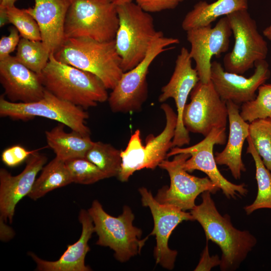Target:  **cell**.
<instances>
[{
	"mask_svg": "<svg viewBox=\"0 0 271 271\" xmlns=\"http://www.w3.org/2000/svg\"><path fill=\"white\" fill-rule=\"evenodd\" d=\"M211 193L209 191L202 193L201 203L196 205L190 213L194 221L202 227L207 240H211L220 248V269L235 270L256 245L257 240L248 231L235 228L229 215L220 214Z\"/></svg>",
	"mask_w": 271,
	"mask_h": 271,
	"instance_id": "6da1fadb",
	"label": "cell"
},
{
	"mask_svg": "<svg viewBox=\"0 0 271 271\" xmlns=\"http://www.w3.org/2000/svg\"><path fill=\"white\" fill-rule=\"evenodd\" d=\"M39 75L46 90L84 109L108 99L107 89L98 77L57 60L53 53Z\"/></svg>",
	"mask_w": 271,
	"mask_h": 271,
	"instance_id": "7a4b0ae2",
	"label": "cell"
},
{
	"mask_svg": "<svg viewBox=\"0 0 271 271\" xmlns=\"http://www.w3.org/2000/svg\"><path fill=\"white\" fill-rule=\"evenodd\" d=\"M54 56L61 62L96 75L107 89L114 88L123 73L114 40L65 39Z\"/></svg>",
	"mask_w": 271,
	"mask_h": 271,
	"instance_id": "3957f363",
	"label": "cell"
},
{
	"mask_svg": "<svg viewBox=\"0 0 271 271\" xmlns=\"http://www.w3.org/2000/svg\"><path fill=\"white\" fill-rule=\"evenodd\" d=\"M116 9L119 24L114 41L125 72L145 58L154 40L164 35L155 29L152 15L136 3H126Z\"/></svg>",
	"mask_w": 271,
	"mask_h": 271,
	"instance_id": "277c9868",
	"label": "cell"
},
{
	"mask_svg": "<svg viewBox=\"0 0 271 271\" xmlns=\"http://www.w3.org/2000/svg\"><path fill=\"white\" fill-rule=\"evenodd\" d=\"M118 24L116 6L108 0H70L65 40L87 38L100 42L113 40Z\"/></svg>",
	"mask_w": 271,
	"mask_h": 271,
	"instance_id": "5b68a950",
	"label": "cell"
},
{
	"mask_svg": "<svg viewBox=\"0 0 271 271\" xmlns=\"http://www.w3.org/2000/svg\"><path fill=\"white\" fill-rule=\"evenodd\" d=\"M88 212L98 237L96 244L112 249L117 260L126 261L141 252L148 236L141 239L142 231L133 225L134 216L128 206H124L122 214L114 217L94 200Z\"/></svg>",
	"mask_w": 271,
	"mask_h": 271,
	"instance_id": "8992f818",
	"label": "cell"
},
{
	"mask_svg": "<svg viewBox=\"0 0 271 271\" xmlns=\"http://www.w3.org/2000/svg\"><path fill=\"white\" fill-rule=\"evenodd\" d=\"M161 108L166 116V125L157 136L151 134L142 145L141 131L137 129L131 135L127 147L121 151V164L117 175L121 182L127 181L136 171L143 169H155L166 158L172 147V141L177 123V115L167 103H162Z\"/></svg>",
	"mask_w": 271,
	"mask_h": 271,
	"instance_id": "52a82bcc",
	"label": "cell"
},
{
	"mask_svg": "<svg viewBox=\"0 0 271 271\" xmlns=\"http://www.w3.org/2000/svg\"><path fill=\"white\" fill-rule=\"evenodd\" d=\"M180 43L177 38L162 36L152 43L145 58L136 66L123 72L112 90L108 101L113 112L139 111L148 96L147 77L150 66L161 53Z\"/></svg>",
	"mask_w": 271,
	"mask_h": 271,
	"instance_id": "ba28073f",
	"label": "cell"
},
{
	"mask_svg": "<svg viewBox=\"0 0 271 271\" xmlns=\"http://www.w3.org/2000/svg\"><path fill=\"white\" fill-rule=\"evenodd\" d=\"M0 115L15 120H28L40 116L56 120L72 130L90 136L85 124L89 114L84 109L62 100L46 89L40 100L29 103L13 102L0 97Z\"/></svg>",
	"mask_w": 271,
	"mask_h": 271,
	"instance_id": "9c48e42d",
	"label": "cell"
},
{
	"mask_svg": "<svg viewBox=\"0 0 271 271\" xmlns=\"http://www.w3.org/2000/svg\"><path fill=\"white\" fill-rule=\"evenodd\" d=\"M226 17L234 44L231 51L223 58V68L227 72L242 75L252 68L256 62L265 60L267 44L248 10L235 11Z\"/></svg>",
	"mask_w": 271,
	"mask_h": 271,
	"instance_id": "30bf717a",
	"label": "cell"
},
{
	"mask_svg": "<svg viewBox=\"0 0 271 271\" xmlns=\"http://www.w3.org/2000/svg\"><path fill=\"white\" fill-rule=\"evenodd\" d=\"M190 157L188 153L174 156L172 161L164 160L159 165L170 176V185L159 190L155 199L160 203L172 205L186 211L195 206L197 196L205 191L216 193L219 188L207 177L199 178L190 175L183 168Z\"/></svg>",
	"mask_w": 271,
	"mask_h": 271,
	"instance_id": "8fae6325",
	"label": "cell"
},
{
	"mask_svg": "<svg viewBox=\"0 0 271 271\" xmlns=\"http://www.w3.org/2000/svg\"><path fill=\"white\" fill-rule=\"evenodd\" d=\"M191 101L183 113V123L189 132L207 136L214 128L226 127L228 110L226 102L215 90L210 80L199 81L191 92Z\"/></svg>",
	"mask_w": 271,
	"mask_h": 271,
	"instance_id": "7c38bea8",
	"label": "cell"
},
{
	"mask_svg": "<svg viewBox=\"0 0 271 271\" xmlns=\"http://www.w3.org/2000/svg\"><path fill=\"white\" fill-rule=\"evenodd\" d=\"M226 128H214L199 143L188 148L175 147L170 149L167 158L180 153L190 155L183 164L188 172L199 170L205 173L227 198L243 196L248 193L244 184H235L227 180L218 170L213 154L215 145H223L226 143Z\"/></svg>",
	"mask_w": 271,
	"mask_h": 271,
	"instance_id": "4fadbf2b",
	"label": "cell"
},
{
	"mask_svg": "<svg viewBox=\"0 0 271 271\" xmlns=\"http://www.w3.org/2000/svg\"><path fill=\"white\" fill-rule=\"evenodd\" d=\"M186 33L191 45L190 56L195 62L199 81L208 83L211 80L212 57H219L229 47L232 32L228 19L226 16L222 17L214 27L209 25Z\"/></svg>",
	"mask_w": 271,
	"mask_h": 271,
	"instance_id": "5bb4252c",
	"label": "cell"
},
{
	"mask_svg": "<svg viewBox=\"0 0 271 271\" xmlns=\"http://www.w3.org/2000/svg\"><path fill=\"white\" fill-rule=\"evenodd\" d=\"M139 191L143 205L150 208L154 219V227L150 235L156 237V246L154 253L156 263L166 269H172L177 251L169 247V238L179 223L183 221H194V219L190 212L159 203L146 188H140Z\"/></svg>",
	"mask_w": 271,
	"mask_h": 271,
	"instance_id": "9a60e30c",
	"label": "cell"
},
{
	"mask_svg": "<svg viewBox=\"0 0 271 271\" xmlns=\"http://www.w3.org/2000/svg\"><path fill=\"white\" fill-rule=\"evenodd\" d=\"M192 60L189 51L182 47L176 58L172 75L168 83L162 88V93L158 98L160 102L170 98L175 102L177 123L172 141L173 147H181L189 144L190 141L189 131L183 124L182 117L188 97L199 81L197 71L192 67Z\"/></svg>",
	"mask_w": 271,
	"mask_h": 271,
	"instance_id": "2e32d148",
	"label": "cell"
},
{
	"mask_svg": "<svg viewBox=\"0 0 271 271\" xmlns=\"http://www.w3.org/2000/svg\"><path fill=\"white\" fill-rule=\"evenodd\" d=\"M254 73L246 78L240 74L226 71L216 61L211 63L210 79L220 97L241 106L254 100L258 87L270 76L269 65L265 60L256 62Z\"/></svg>",
	"mask_w": 271,
	"mask_h": 271,
	"instance_id": "e0dca14e",
	"label": "cell"
},
{
	"mask_svg": "<svg viewBox=\"0 0 271 271\" xmlns=\"http://www.w3.org/2000/svg\"><path fill=\"white\" fill-rule=\"evenodd\" d=\"M38 151L28 158L25 169L18 175L0 169L1 221L12 222L17 204L31 191L38 173L47 162V157Z\"/></svg>",
	"mask_w": 271,
	"mask_h": 271,
	"instance_id": "ac0fdd59",
	"label": "cell"
},
{
	"mask_svg": "<svg viewBox=\"0 0 271 271\" xmlns=\"http://www.w3.org/2000/svg\"><path fill=\"white\" fill-rule=\"evenodd\" d=\"M0 82L4 95L13 102L38 101L46 91L40 75L11 55L0 60Z\"/></svg>",
	"mask_w": 271,
	"mask_h": 271,
	"instance_id": "d6986e66",
	"label": "cell"
},
{
	"mask_svg": "<svg viewBox=\"0 0 271 271\" xmlns=\"http://www.w3.org/2000/svg\"><path fill=\"white\" fill-rule=\"evenodd\" d=\"M70 0H35L25 11L37 22L42 42L50 54H54L65 40L64 27Z\"/></svg>",
	"mask_w": 271,
	"mask_h": 271,
	"instance_id": "ffe728a7",
	"label": "cell"
},
{
	"mask_svg": "<svg viewBox=\"0 0 271 271\" xmlns=\"http://www.w3.org/2000/svg\"><path fill=\"white\" fill-rule=\"evenodd\" d=\"M78 219L82 225V232L79 239L67 248L56 261L42 259L33 253L29 255L37 264V270L40 271H89L91 269L85 264V258L90 250L88 242L95 232L92 218L88 211L82 209Z\"/></svg>",
	"mask_w": 271,
	"mask_h": 271,
	"instance_id": "44dd1931",
	"label": "cell"
},
{
	"mask_svg": "<svg viewBox=\"0 0 271 271\" xmlns=\"http://www.w3.org/2000/svg\"><path fill=\"white\" fill-rule=\"evenodd\" d=\"M229 121V136L225 148L215 153L217 165H225L234 179H239L241 173L246 171L242 160V150L249 135V122L243 120L240 114V106L230 101H226Z\"/></svg>",
	"mask_w": 271,
	"mask_h": 271,
	"instance_id": "7402d4cb",
	"label": "cell"
},
{
	"mask_svg": "<svg viewBox=\"0 0 271 271\" xmlns=\"http://www.w3.org/2000/svg\"><path fill=\"white\" fill-rule=\"evenodd\" d=\"M248 8V0H217L211 3L200 1L185 15L181 27L187 32L211 25L219 18Z\"/></svg>",
	"mask_w": 271,
	"mask_h": 271,
	"instance_id": "603a6c76",
	"label": "cell"
},
{
	"mask_svg": "<svg viewBox=\"0 0 271 271\" xmlns=\"http://www.w3.org/2000/svg\"><path fill=\"white\" fill-rule=\"evenodd\" d=\"M64 124L60 123L50 130L45 131L48 146L53 150L56 157L64 161L85 158L86 154L93 145L90 136L84 135L72 130L67 132Z\"/></svg>",
	"mask_w": 271,
	"mask_h": 271,
	"instance_id": "cb8c5ba5",
	"label": "cell"
},
{
	"mask_svg": "<svg viewBox=\"0 0 271 271\" xmlns=\"http://www.w3.org/2000/svg\"><path fill=\"white\" fill-rule=\"evenodd\" d=\"M73 183L65 161L56 157L44 166L28 196L36 200L49 192Z\"/></svg>",
	"mask_w": 271,
	"mask_h": 271,
	"instance_id": "d4e9b609",
	"label": "cell"
},
{
	"mask_svg": "<svg viewBox=\"0 0 271 271\" xmlns=\"http://www.w3.org/2000/svg\"><path fill=\"white\" fill-rule=\"evenodd\" d=\"M248 146L246 153L250 154L255 166V178L257 184V194L253 202L244 207L247 215L263 208L271 209V172L264 165L256 152L249 136L246 139Z\"/></svg>",
	"mask_w": 271,
	"mask_h": 271,
	"instance_id": "484cf974",
	"label": "cell"
},
{
	"mask_svg": "<svg viewBox=\"0 0 271 271\" xmlns=\"http://www.w3.org/2000/svg\"><path fill=\"white\" fill-rule=\"evenodd\" d=\"M120 152L110 144L94 142L85 158L98 168L107 178L117 176L121 164Z\"/></svg>",
	"mask_w": 271,
	"mask_h": 271,
	"instance_id": "4316f807",
	"label": "cell"
},
{
	"mask_svg": "<svg viewBox=\"0 0 271 271\" xmlns=\"http://www.w3.org/2000/svg\"><path fill=\"white\" fill-rule=\"evenodd\" d=\"M50 54L42 41L21 38L15 57L21 63L40 75L49 61Z\"/></svg>",
	"mask_w": 271,
	"mask_h": 271,
	"instance_id": "83f0119b",
	"label": "cell"
},
{
	"mask_svg": "<svg viewBox=\"0 0 271 271\" xmlns=\"http://www.w3.org/2000/svg\"><path fill=\"white\" fill-rule=\"evenodd\" d=\"M248 136L264 165L271 172V118H259L249 122Z\"/></svg>",
	"mask_w": 271,
	"mask_h": 271,
	"instance_id": "f1b7e54d",
	"label": "cell"
},
{
	"mask_svg": "<svg viewBox=\"0 0 271 271\" xmlns=\"http://www.w3.org/2000/svg\"><path fill=\"white\" fill-rule=\"evenodd\" d=\"M255 98L242 104L240 114L244 120L250 122L259 118H271V83H263L258 88Z\"/></svg>",
	"mask_w": 271,
	"mask_h": 271,
	"instance_id": "f546056e",
	"label": "cell"
},
{
	"mask_svg": "<svg viewBox=\"0 0 271 271\" xmlns=\"http://www.w3.org/2000/svg\"><path fill=\"white\" fill-rule=\"evenodd\" d=\"M65 163L73 182L89 185L106 178L98 168L85 158L70 159Z\"/></svg>",
	"mask_w": 271,
	"mask_h": 271,
	"instance_id": "4dcf8cb0",
	"label": "cell"
},
{
	"mask_svg": "<svg viewBox=\"0 0 271 271\" xmlns=\"http://www.w3.org/2000/svg\"><path fill=\"white\" fill-rule=\"evenodd\" d=\"M9 23L16 28L22 38L31 40L41 41L39 26L25 9H20L15 6L7 8Z\"/></svg>",
	"mask_w": 271,
	"mask_h": 271,
	"instance_id": "1f68e13d",
	"label": "cell"
},
{
	"mask_svg": "<svg viewBox=\"0 0 271 271\" xmlns=\"http://www.w3.org/2000/svg\"><path fill=\"white\" fill-rule=\"evenodd\" d=\"M38 150L29 151L20 145H15L5 149L2 154L3 162L9 167H16Z\"/></svg>",
	"mask_w": 271,
	"mask_h": 271,
	"instance_id": "d6a6232c",
	"label": "cell"
},
{
	"mask_svg": "<svg viewBox=\"0 0 271 271\" xmlns=\"http://www.w3.org/2000/svg\"><path fill=\"white\" fill-rule=\"evenodd\" d=\"M144 11L157 13L175 9L184 0H133Z\"/></svg>",
	"mask_w": 271,
	"mask_h": 271,
	"instance_id": "836d02e7",
	"label": "cell"
},
{
	"mask_svg": "<svg viewBox=\"0 0 271 271\" xmlns=\"http://www.w3.org/2000/svg\"><path fill=\"white\" fill-rule=\"evenodd\" d=\"M20 34L14 26L9 29L8 36H3L0 40V60H3L13 52L18 46L20 40Z\"/></svg>",
	"mask_w": 271,
	"mask_h": 271,
	"instance_id": "e575fe53",
	"label": "cell"
},
{
	"mask_svg": "<svg viewBox=\"0 0 271 271\" xmlns=\"http://www.w3.org/2000/svg\"><path fill=\"white\" fill-rule=\"evenodd\" d=\"M221 258L218 255L210 256L209 253L208 245L206 244L201 255L198 264L194 270L209 271L214 266L220 265Z\"/></svg>",
	"mask_w": 271,
	"mask_h": 271,
	"instance_id": "d590c367",
	"label": "cell"
},
{
	"mask_svg": "<svg viewBox=\"0 0 271 271\" xmlns=\"http://www.w3.org/2000/svg\"><path fill=\"white\" fill-rule=\"evenodd\" d=\"M0 27H3L9 23L7 9H0Z\"/></svg>",
	"mask_w": 271,
	"mask_h": 271,
	"instance_id": "8d00e7d4",
	"label": "cell"
},
{
	"mask_svg": "<svg viewBox=\"0 0 271 271\" xmlns=\"http://www.w3.org/2000/svg\"><path fill=\"white\" fill-rule=\"evenodd\" d=\"M18 0H1L0 9H7L9 7L15 6Z\"/></svg>",
	"mask_w": 271,
	"mask_h": 271,
	"instance_id": "74e56055",
	"label": "cell"
},
{
	"mask_svg": "<svg viewBox=\"0 0 271 271\" xmlns=\"http://www.w3.org/2000/svg\"><path fill=\"white\" fill-rule=\"evenodd\" d=\"M262 33L265 37L271 41V23L263 30Z\"/></svg>",
	"mask_w": 271,
	"mask_h": 271,
	"instance_id": "f35d334b",
	"label": "cell"
},
{
	"mask_svg": "<svg viewBox=\"0 0 271 271\" xmlns=\"http://www.w3.org/2000/svg\"><path fill=\"white\" fill-rule=\"evenodd\" d=\"M116 6L120 5L126 3L132 2L133 0H108Z\"/></svg>",
	"mask_w": 271,
	"mask_h": 271,
	"instance_id": "ab89813d",
	"label": "cell"
}]
</instances>
